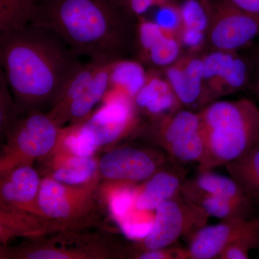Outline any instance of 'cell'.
Wrapping results in <instances>:
<instances>
[{
	"instance_id": "28",
	"label": "cell",
	"mask_w": 259,
	"mask_h": 259,
	"mask_svg": "<svg viewBox=\"0 0 259 259\" xmlns=\"http://www.w3.org/2000/svg\"><path fill=\"white\" fill-rule=\"evenodd\" d=\"M22 112L7 83L5 75L0 71V130L2 136L7 135L21 118Z\"/></svg>"
},
{
	"instance_id": "15",
	"label": "cell",
	"mask_w": 259,
	"mask_h": 259,
	"mask_svg": "<svg viewBox=\"0 0 259 259\" xmlns=\"http://www.w3.org/2000/svg\"><path fill=\"white\" fill-rule=\"evenodd\" d=\"M246 219L248 218L223 220L218 224L206 225L199 228L190 238V244L187 248L189 259L219 258Z\"/></svg>"
},
{
	"instance_id": "20",
	"label": "cell",
	"mask_w": 259,
	"mask_h": 259,
	"mask_svg": "<svg viewBox=\"0 0 259 259\" xmlns=\"http://www.w3.org/2000/svg\"><path fill=\"white\" fill-rule=\"evenodd\" d=\"M50 232V221L45 216L20 209L0 208L2 244L6 245L13 237L39 238Z\"/></svg>"
},
{
	"instance_id": "11",
	"label": "cell",
	"mask_w": 259,
	"mask_h": 259,
	"mask_svg": "<svg viewBox=\"0 0 259 259\" xmlns=\"http://www.w3.org/2000/svg\"><path fill=\"white\" fill-rule=\"evenodd\" d=\"M202 61L204 87L209 104L246 86L249 68L236 52L212 51L204 56Z\"/></svg>"
},
{
	"instance_id": "14",
	"label": "cell",
	"mask_w": 259,
	"mask_h": 259,
	"mask_svg": "<svg viewBox=\"0 0 259 259\" xmlns=\"http://www.w3.org/2000/svg\"><path fill=\"white\" fill-rule=\"evenodd\" d=\"M173 160L171 165L165 163L153 176L136 189L134 209L141 212H152L158 206L182 194L186 182L183 168Z\"/></svg>"
},
{
	"instance_id": "6",
	"label": "cell",
	"mask_w": 259,
	"mask_h": 259,
	"mask_svg": "<svg viewBox=\"0 0 259 259\" xmlns=\"http://www.w3.org/2000/svg\"><path fill=\"white\" fill-rule=\"evenodd\" d=\"M209 215L181 194L158 206L147 234L133 246V253L171 246L181 237L190 238L207 225Z\"/></svg>"
},
{
	"instance_id": "19",
	"label": "cell",
	"mask_w": 259,
	"mask_h": 259,
	"mask_svg": "<svg viewBox=\"0 0 259 259\" xmlns=\"http://www.w3.org/2000/svg\"><path fill=\"white\" fill-rule=\"evenodd\" d=\"M49 155L51 170L48 177L61 183L82 185L100 175L99 161L95 156L82 157L54 149Z\"/></svg>"
},
{
	"instance_id": "33",
	"label": "cell",
	"mask_w": 259,
	"mask_h": 259,
	"mask_svg": "<svg viewBox=\"0 0 259 259\" xmlns=\"http://www.w3.org/2000/svg\"><path fill=\"white\" fill-rule=\"evenodd\" d=\"M117 1L119 3H120V4L125 8V6H124V2H125V0H117ZM160 1L161 2L162 4L164 5L166 4V3H168V2L172 1V0H160Z\"/></svg>"
},
{
	"instance_id": "5",
	"label": "cell",
	"mask_w": 259,
	"mask_h": 259,
	"mask_svg": "<svg viewBox=\"0 0 259 259\" xmlns=\"http://www.w3.org/2000/svg\"><path fill=\"white\" fill-rule=\"evenodd\" d=\"M61 130L48 112L33 110L22 117L5 137L0 159L1 175L49 156L57 144Z\"/></svg>"
},
{
	"instance_id": "16",
	"label": "cell",
	"mask_w": 259,
	"mask_h": 259,
	"mask_svg": "<svg viewBox=\"0 0 259 259\" xmlns=\"http://www.w3.org/2000/svg\"><path fill=\"white\" fill-rule=\"evenodd\" d=\"M136 37L148 59L156 66H170L180 57V37L157 23L140 18Z\"/></svg>"
},
{
	"instance_id": "8",
	"label": "cell",
	"mask_w": 259,
	"mask_h": 259,
	"mask_svg": "<svg viewBox=\"0 0 259 259\" xmlns=\"http://www.w3.org/2000/svg\"><path fill=\"white\" fill-rule=\"evenodd\" d=\"M259 36V15L238 9L224 0L212 1L207 42L212 51H237Z\"/></svg>"
},
{
	"instance_id": "27",
	"label": "cell",
	"mask_w": 259,
	"mask_h": 259,
	"mask_svg": "<svg viewBox=\"0 0 259 259\" xmlns=\"http://www.w3.org/2000/svg\"><path fill=\"white\" fill-rule=\"evenodd\" d=\"M182 26L188 30L207 35L212 13L211 0H185L180 5Z\"/></svg>"
},
{
	"instance_id": "21",
	"label": "cell",
	"mask_w": 259,
	"mask_h": 259,
	"mask_svg": "<svg viewBox=\"0 0 259 259\" xmlns=\"http://www.w3.org/2000/svg\"><path fill=\"white\" fill-rule=\"evenodd\" d=\"M182 194L192 203L197 204L209 217L230 220L236 218L251 217L253 204H245L231 199L205 194L191 187L186 181Z\"/></svg>"
},
{
	"instance_id": "30",
	"label": "cell",
	"mask_w": 259,
	"mask_h": 259,
	"mask_svg": "<svg viewBox=\"0 0 259 259\" xmlns=\"http://www.w3.org/2000/svg\"><path fill=\"white\" fill-rule=\"evenodd\" d=\"M156 23L162 28L174 32L180 37L182 26L180 5L175 4L171 1L160 6Z\"/></svg>"
},
{
	"instance_id": "34",
	"label": "cell",
	"mask_w": 259,
	"mask_h": 259,
	"mask_svg": "<svg viewBox=\"0 0 259 259\" xmlns=\"http://www.w3.org/2000/svg\"><path fill=\"white\" fill-rule=\"evenodd\" d=\"M255 63H256L257 69H258L259 72V49L257 51L256 56H255Z\"/></svg>"
},
{
	"instance_id": "24",
	"label": "cell",
	"mask_w": 259,
	"mask_h": 259,
	"mask_svg": "<svg viewBox=\"0 0 259 259\" xmlns=\"http://www.w3.org/2000/svg\"><path fill=\"white\" fill-rule=\"evenodd\" d=\"M187 182L191 187L203 193L219 196L241 203H253V201L245 195L236 181L231 177L214 173L212 170L199 172L195 178Z\"/></svg>"
},
{
	"instance_id": "35",
	"label": "cell",
	"mask_w": 259,
	"mask_h": 259,
	"mask_svg": "<svg viewBox=\"0 0 259 259\" xmlns=\"http://www.w3.org/2000/svg\"><path fill=\"white\" fill-rule=\"evenodd\" d=\"M255 92H256L257 96L259 98V77L258 81H257L256 85H255Z\"/></svg>"
},
{
	"instance_id": "13",
	"label": "cell",
	"mask_w": 259,
	"mask_h": 259,
	"mask_svg": "<svg viewBox=\"0 0 259 259\" xmlns=\"http://www.w3.org/2000/svg\"><path fill=\"white\" fill-rule=\"evenodd\" d=\"M41 180L31 165H24L1 175L0 207L42 215L38 204ZM44 216V215H42Z\"/></svg>"
},
{
	"instance_id": "36",
	"label": "cell",
	"mask_w": 259,
	"mask_h": 259,
	"mask_svg": "<svg viewBox=\"0 0 259 259\" xmlns=\"http://www.w3.org/2000/svg\"><path fill=\"white\" fill-rule=\"evenodd\" d=\"M36 1H37H37H39V0H36Z\"/></svg>"
},
{
	"instance_id": "37",
	"label": "cell",
	"mask_w": 259,
	"mask_h": 259,
	"mask_svg": "<svg viewBox=\"0 0 259 259\" xmlns=\"http://www.w3.org/2000/svg\"><path fill=\"white\" fill-rule=\"evenodd\" d=\"M258 249H259V248H258Z\"/></svg>"
},
{
	"instance_id": "25",
	"label": "cell",
	"mask_w": 259,
	"mask_h": 259,
	"mask_svg": "<svg viewBox=\"0 0 259 259\" xmlns=\"http://www.w3.org/2000/svg\"><path fill=\"white\" fill-rule=\"evenodd\" d=\"M37 10L36 0H0V32L30 25Z\"/></svg>"
},
{
	"instance_id": "17",
	"label": "cell",
	"mask_w": 259,
	"mask_h": 259,
	"mask_svg": "<svg viewBox=\"0 0 259 259\" xmlns=\"http://www.w3.org/2000/svg\"><path fill=\"white\" fill-rule=\"evenodd\" d=\"M136 110L153 120L175 113L184 107L166 78L146 74L144 84L133 98Z\"/></svg>"
},
{
	"instance_id": "3",
	"label": "cell",
	"mask_w": 259,
	"mask_h": 259,
	"mask_svg": "<svg viewBox=\"0 0 259 259\" xmlns=\"http://www.w3.org/2000/svg\"><path fill=\"white\" fill-rule=\"evenodd\" d=\"M198 112L204 146L199 172L226 166L259 144V108L251 100L214 101Z\"/></svg>"
},
{
	"instance_id": "9",
	"label": "cell",
	"mask_w": 259,
	"mask_h": 259,
	"mask_svg": "<svg viewBox=\"0 0 259 259\" xmlns=\"http://www.w3.org/2000/svg\"><path fill=\"white\" fill-rule=\"evenodd\" d=\"M136 111L133 99L122 93L86 122L74 125L83 139L98 149L129 134L137 124Z\"/></svg>"
},
{
	"instance_id": "7",
	"label": "cell",
	"mask_w": 259,
	"mask_h": 259,
	"mask_svg": "<svg viewBox=\"0 0 259 259\" xmlns=\"http://www.w3.org/2000/svg\"><path fill=\"white\" fill-rule=\"evenodd\" d=\"M153 121V141L170 158L180 163L200 162L204 146L198 112L182 109Z\"/></svg>"
},
{
	"instance_id": "31",
	"label": "cell",
	"mask_w": 259,
	"mask_h": 259,
	"mask_svg": "<svg viewBox=\"0 0 259 259\" xmlns=\"http://www.w3.org/2000/svg\"><path fill=\"white\" fill-rule=\"evenodd\" d=\"M130 256L139 259H189L187 248L171 246L161 249L141 250Z\"/></svg>"
},
{
	"instance_id": "4",
	"label": "cell",
	"mask_w": 259,
	"mask_h": 259,
	"mask_svg": "<svg viewBox=\"0 0 259 259\" xmlns=\"http://www.w3.org/2000/svg\"><path fill=\"white\" fill-rule=\"evenodd\" d=\"M100 176L78 185H66L48 176L42 179L38 204L42 215L50 221L51 232L81 228L95 221Z\"/></svg>"
},
{
	"instance_id": "29",
	"label": "cell",
	"mask_w": 259,
	"mask_h": 259,
	"mask_svg": "<svg viewBox=\"0 0 259 259\" xmlns=\"http://www.w3.org/2000/svg\"><path fill=\"white\" fill-rule=\"evenodd\" d=\"M131 186V185H129ZM125 187L114 191L110 199V207L114 217L117 221H122L128 214L131 209L134 208L135 197L136 190L131 187Z\"/></svg>"
},
{
	"instance_id": "32",
	"label": "cell",
	"mask_w": 259,
	"mask_h": 259,
	"mask_svg": "<svg viewBox=\"0 0 259 259\" xmlns=\"http://www.w3.org/2000/svg\"><path fill=\"white\" fill-rule=\"evenodd\" d=\"M238 9L259 15V0H224Z\"/></svg>"
},
{
	"instance_id": "26",
	"label": "cell",
	"mask_w": 259,
	"mask_h": 259,
	"mask_svg": "<svg viewBox=\"0 0 259 259\" xmlns=\"http://www.w3.org/2000/svg\"><path fill=\"white\" fill-rule=\"evenodd\" d=\"M259 248V216L245 220L218 259H247L249 251Z\"/></svg>"
},
{
	"instance_id": "10",
	"label": "cell",
	"mask_w": 259,
	"mask_h": 259,
	"mask_svg": "<svg viewBox=\"0 0 259 259\" xmlns=\"http://www.w3.org/2000/svg\"><path fill=\"white\" fill-rule=\"evenodd\" d=\"M166 163L161 153L133 147L116 148L99 160L100 176L133 185L146 182Z\"/></svg>"
},
{
	"instance_id": "22",
	"label": "cell",
	"mask_w": 259,
	"mask_h": 259,
	"mask_svg": "<svg viewBox=\"0 0 259 259\" xmlns=\"http://www.w3.org/2000/svg\"><path fill=\"white\" fill-rule=\"evenodd\" d=\"M107 64H108L93 60L88 64H82L65 87L57 101L51 107L50 111L48 112L49 115L57 122L69 104L87 90L95 76Z\"/></svg>"
},
{
	"instance_id": "23",
	"label": "cell",
	"mask_w": 259,
	"mask_h": 259,
	"mask_svg": "<svg viewBox=\"0 0 259 259\" xmlns=\"http://www.w3.org/2000/svg\"><path fill=\"white\" fill-rule=\"evenodd\" d=\"M225 166L245 195L259 202V144L241 158Z\"/></svg>"
},
{
	"instance_id": "18",
	"label": "cell",
	"mask_w": 259,
	"mask_h": 259,
	"mask_svg": "<svg viewBox=\"0 0 259 259\" xmlns=\"http://www.w3.org/2000/svg\"><path fill=\"white\" fill-rule=\"evenodd\" d=\"M120 63L105 65L87 90L66 107L58 119V123L62 125L69 122L71 125H74L86 122L91 117L94 107L106 95L111 83L112 75L115 74L116 68Z\"/></svg>"
},
{
	"instance_id": "1",
	"label": "cell",
	"mask_w": 259,
	"mask_h": 259,
	"mask_svg": "<svg viewBox=\"0 0 259 259\" xmlns=\"http://www.w3.org/2000/svg\"><path fill=\"white\" fill-rule=\"evenodd\" d=\"M79 57L49 29L0 32L1 71L22 113L52 107L82 65Z\"/></svg>"
},
{
	"instance_id": "12",
	"label": "cell",
	"mask_w": 259,
	"mask_h": 259,
	"mask_svg": "<svg viewBox=\"0 0 259 259\" xmlns=\"http://www.w3.org/2000/svg\"><path fill=\"white\" fill-rule=\"evenodd\" d=\"M202 57L195 54L179 58L167 66L166 79L184 108L196 112L209 104L203 83Z\"/></svg>"
},
{
	"instance_id": "2",
	"label": "cell",
	"mask_w": 259,
	"mask_h": 259,
	"mask_svg": "<svg viewBox=\"0 0 259 259\" xmlns=\"http://www.w3.org/2000/svg\"><path fill=\"white\" fill-rule=\"evenodd\" d=\"M132 14L117 0H39L32 25L56 33L78 56L125 61L136 36Z\"/></svg>"
}]
</instances>
